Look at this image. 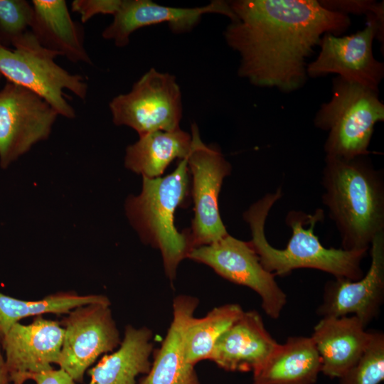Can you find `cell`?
Wrapping results in <instances>:
<instances>
[{
	"label": "cell",
	"instance_id": "obj_6",
	"mask_svg": "<svg viewBox=\"0 0 384 384\" xmlns=\"http://www.w3.org/2000/svg\"><path fill=\"white\" fill-rule=\"evenodd\" d=\"M11 44L14 50L0 48L1 75L39 95L58 115L75 117V110L68 102L63 90H68L85 100L88 89L85 78L58 65L55 58L60 54L42 46L30 30Z\"/></svg>",
	"mask_w": 384,
	"mask_h": 384
},
{
	"label": "cell",
	"instance_id": "obj_18",
	"mask_svg": "<svg viewBox=\"0 0 384 384\" xmlns=\"http://www.w3.org/2000/svg\"><path fill=\"white\" fill-rule=\"evenodd\" d=\"M197 298L179 295L173 302V320L149 372L139 384H199L194 366L185 355V334L198 306Z\"/></svg>",
	"mask_w": 384,
	"mask_h": 384
},
{
	"label": "cell",
	"instance_id": "obj_1",
	"mask_svg": "<svg viewBox=\"0 0 384 384\" xmlns=\"http://www.w3.org/2000/svg\"><path fill=\"white\" fill-rule=\"evenodd\" d=\"M235 19L227 26V44L238 52L240 77L260 87L284 92L299 88L306 60L325 33L340 35L350 26L347 14L313 0H236Z\"/></svg>",
	"mask_w": 384,
	"mask_h": 384
},
{
	"label": "cell",
	"instance_id": "obj_17",
	"mask_svg": "<svg viewBox=\"0 0 384 384\" xmlns=\"http://www.w3.org/2000/svg\"><path fill=\"white\" fill-rule=\"evenodd\" d=\"M365 326L353 315L322 318L314 326L310 338L325 375L339 378L358 361L372 336Z\"/></svg>",
	"mask_w": 384,
	"mask_h": 384
},
{
	"label": "cell",
	"instance_id": "obj_8",
	"mask_svg": "<svg viewBox=\"0 0 384 384\" xmlns=\"http://www.w3.org/2000/svg\"><path fill=\"white\" fill-rule=\"evenodd\" d=\"M367 18L366 27L354 34L343 37L324 34L319 43L318 57L306 65V75L336 73L346 81L377 92L384 65L373 56V41L375 37L383 38V16L370 13Z\"/></svg>",
	"mask_w": 384,
	"mask_h": 384
},
{
	"label": "cell",
	"instance_id": "obj_19",
	"mask_svg": "<svg viewBox=\"0 0 384 384\" xmlns=\"http://www.w3.org/2000/svg\"><path fill=\"white\" fill-rule=\"evenodd\" d=\"M252 372V384H314L321 361L310 337L292 336Z\"/></svg>",
	"mask_w": 384,
	"mask_h": 384
},
{
	"label": "cell",
	"instance_id": "obj_11",
	"mask_svg": "<svg viewBox=\"0 0 384 384\" xmlns=\"http://www.w3.org/2000/svg\"><path fill=\"white\" fill-rule=\"evenodd\" d=\"M58 114L33 92L7 81L0 90V166L7 168L46 140Z\"/></svg>",
	"mask_w": 384,
	"mask_h": 384
},
{
	"label": "cell",
	"instance_id": "obj_12",
	"mask_svg": "<svg viewBox=\"0 0 384 384\" xmlns=\"http://www.w3.org/2000/svg\"><path fill=\"white\" fill-rule=\"evenodd\" d=\"M110 304L92 303L70 310L60 323L64 329L60 368L75 382L102 355L119 347L121 338Z\"/></svg>",
	"mask_w": 384,
	"mask_h": 384
},
{
	"label": "cell",
	"instance_id": "obj_23",
	"mask_svg": "<svg viewBox=\"0 0 384 384\" xmlns=\"http://www.w3.org/2000/svg\"><path fill=\"white\" fill-rule=\"evenodd\" d=\"M111 304L102 294L80 295L73 292L49 294L40 300H22L0 292V345L10 328L21 319L45 314H63L88 304Z\"/></svg>",
	"mask_w": 384,
	"mask_h": 384
},
{
	"label": "cell",
	"instance_id": "obj_21",
	"mask_svg": "<svg viewBox=\"0 0 384 384\" xmlns=\"http://www.w3.org/2000/svg\"><path fill=\"white\" fill-rule=\"evenodd\" d=\"M152 338L149 329L127 325L118 349L87 371L89 384H137V377L151 368Z\"/></svg>",
	"mask_w": 384,
	"mask_h": 384
},
{
	"label": "cell",
	"instance_id": "obj_2",
	"mask_svg": "<svg viewBox=\"0 0 384 384\" xmlns=\"http://www.w3.org/2000/svg\"><path fill=\"white\" fill-rule=\"evenodd\" d=\"M281 197L282 190L278 188L254 203L243 214L251 230L250 243L267 272L274 276H285L295 269L312 268L350 280L363 276L361 263L367 251L326 248L314 234L316 223L324 218L321 209L311 214L307 225L310 214L289 212L285 222L292 235L284 249L272 247L265 238V224L270 209Z\"/></svg>",
	"mask_w": 384,
	"mask_h": 384
},
{
	"label": "cell",
	"instance_id": "obj_20",
	"mask_svg": "<svg viewBox=\"0 0 384 384\" xmlns=\"http://www.w3.org/2000/svg\"><path fill=\"white\" fill-rule=\"evenodd\" d=\"M31 31L40 44L73 63H91L81 26L74 21L64 0H33Z\"/></svg>",
	"mask_w": 384,
	"mask_h": 384
},
{
	"label": "cell",
	"instance_id": "obj_28",
	"mask_svg": "<svg viewBox=\"0 0 384 384\" xmlns=\"http://www.w3.org/2000/svg\"><path fill=\"white\" fill-rule=\"evenodd\" d=\"M321 4L326 9L340 12L366 14L372 13L383 16V3H376L371 1H321Z\"/></svg>",
	"mask_w": 384,
	"mask_h": 384
},
{
	"label": "cell",
	"instance_id": "obj_25",
	"mask_svg": "<svg viewBox=\"0 0 384 384\" xmlns=\"http://www.w3.org/2000/svg\"><path fill=\"white\" fill-rule=\"evenodd\" d=\"M339 379L338 384H379L384 380V335L372 331L358 361Z\"/></svg>",
	"mask_w": 384,
	"mask_h": 384
},
{
	"label": "cell",
	"instance_id": "obj_24",
	"mask_svg": "<svg viewBox=\"0 0 384 384\" xmlns=\"http://www.w3.org/2000/svg\"><path fill=\"white\" fill-rule=\"evenodd\" d=\"M241 306L228 304L213 308L206 316L193 317L185 334V355L187 362L195 366L208 359L220 336L242 314Z\"/></svg>",
	"mask_w": 384,
	"mask_h": 384
},
{
	"label": "cell",
	"instance_id": "obj_15",
	"mask_svg": "<svg viewBox=\"0 0 384 384\" xmlns=\"http://www.w3.org/2000/svg\"><path fill=\"white\" fill-rule=\"evenodd\" d=\"M223 14L233 21L235 16L229 2L215 0L195 8H178L159 5L151 0H122L112 22L103 31L102 37L112 40L118 47L126 46L137 30L166 23L175 33L191 31L205 14Z\"/></svg>",
	"mask_w": 384,
	"mask_h": 384
},
{
	"label": "cell",
	"instance_id": "obj_9",
	"mask_svg": "<svg viewBox=\"0 0 384 384\" xmlns=\"http://www.w3.org/2000/svg\"><path fill=\"white\" fill-rule=\"evenodd\" d=\"M187 258L205 264L222 277L254 290L260 297L266 314L274 319L279 317L287 296L275 276L262 266L250 242L228 234L211 244L193 248Z\"/></svg>",
	"mask_w": 384,
	"mask_h": 384
},
{
	"label": "cell",
	"instance_id": "obj_3",
	"mask_svg": "<svg viewBox=\"0 0 384 384\" xmlns=\"http://www.w3.org/2000/svg\"><path fill=\"white\" fill-rule=\"evenodd\" d=\"M323 203L340 233L342 249L367 251L384 231V179L366 156L325 158Z\"/></svg>",
	"mask_w": 384,
	"mask_h": 384
},
{
	"label": "cell",
	"instance_id": "obj_30",
	"mask_svg": "<svg viewBox=\"0 0 384 384\" xmlns=\"http://www.w3.org/2000/svg\"><path fill=\"white\" fill-rule=\"evenodd\" d=\"M0 384H11L7 370L5 357L0 346Z\"/></svg>",
	"mask_w": 384,
	"mask_h": 384
},
{
	"label": "cell",
	"instance_id": "obj_27",
	"mask_svg": "<svg viewBox=\"0 0 384 384\" xmlns=\"http://www.w3.org/2000/svg\"><path fill=\"white\" fill-rule=\"evenodd\" d=\"M122 0H75L71 9L80 15L82 23L97 14H112L118 10Z\"/></svg>",
	"mask_w": 384,
	"mask_h": 384
},
{
	"label": "cell",
	"instance_id": "obj_29",
	"mask_svg": "<svg viewBox=\"0 0 384 384\" xmlns=\"http://www.w3.org/2000/svg\"><path fill=\"white\" fill-rule=\"evenodd\" d=\"M36 384H76V382L63 369H54L31 376Z\"/></svg>",
	"mask_w": 384,
	"mask_h": 384
},
{
	"label": "cell",
	"instance_id": "obj_14",
	"mask_svg": "<svg viewBox=\"0 0 384 384\" xmlns=\"http://www.w3.org/2000/svg\"><path fill=\"white\" fill-rule=\"evenodd\" d=\"M371 262L361 279L336 277L324 287L317 314L341 317L353 314L366 326L380 311L384 298V231L377 234L370 246Z\"/></svg>",
	"mask_w": 384,
	"mask_h": 384
},
{
	"label": "cell",
	"instance_id": "obj_13",
	"mask_svg": "<svg viewBox=\"0 0 384 384\" xmlns=\"http://www.w3.org/2000/svg\"><path fill=\"white\" fill-rule=\"evenodd\" d=\"M64 329L60 322L35 316L28 324H14L1 343L11 384H24L31 376L58 365Z\"/></svg>",
	"mask_w": 384,
	"mask_h": 384
},
{
	"label": "cell",
	"instance_id": "obj_7",
	"mask_svg": "<svg viewBox=\"0 0 384 384\" xmlns=\"http://www.w3.org/2000/svg\"><path fill=\"white\" fill-rule=\"evenodd\" d=\"M109 107L114 124L129 127L139 136L180 128L182 97L176 78L153 68L133 85L129 92L114 97Z\"/></svg>",
	"mask_w": 384,
	"mask_h": 384
},
{
	"label": "cell",
	"instance_id": "obj_4",
	"mask_svg": "<svg viewBox=\"0 0 384 384\" xmlns=\"http://www.w3.org/2000/svg\"><path fill=\"white\" fill-rule=\"evenodd\" d=\"M187 157L164 177L142 176L141 193L129 197L125 204L128 219L141 240L161 251L165 273L171 280L176 277L181 261L193 248L190 230L181 233L174 224L175 211L188 193Z\"/></svg>",
	"mask_w": 384,
	"mask_h": 384
},
{
	"label": "cell",
	"instance_id": "obj_31",
	"mask_svg": "<svg viewBox=\"0 0 384 384\" xmlns=\"http://www.w3.org/2000/svg\"><path fill=\"white\" fill-rule=\"evenodd\" d=\"M2 46H3L2 44H1V42H0V48L2 47Z\"/></svg>",
	"mask_w": 384,
	"mask_h": 384
},
{
	"label": "cell",
	"instance_id": "obj_32",
	"mask_svg": "<svg viewBox=\"0 0 384 384\" xmlns=\"http://www.w3.org/2000/svg\"><path fill=\"white\" fill-rule=\"evenodd\" d=\"M1 77H2V75H1V74L0 73V79H1Z\"/></svg>",
	"mask_w": 384,
	"mask_h": 384
},
{
	"label": "cell",
	"instance_id": "obj_22",
	"mask_svg": "<svg viewBox=\"0 0 384 384\" xmlns=\"http://www.w3.org/2000/svg\"><path fill=\"white\" fill-rule=\"evenodd\" d=\"M191 142V135L180 128L143 134L137 142L127 146L124 165L142 176L160 177L174 159L181 160L188 156Z\"/></svg>",
	"mask_w": 384,
	"mask_h": 384
},
{
	"label": "cell",
	"instance_id": "obj_26",
	"mask_svg": "<svg viewBox=\"0 0 384 384\" xmlns=\"http://www.w3.org/2000/svg\"><path fill=\"white\" fill-rule=\"evenodd\" d=\"M34 11L25 0H0V42H11L31 28Z\"/></svg>",
	"mask_w": 384,
	"mask_h": 384
},
{
	"label": "cell",
	"instance_id": "obj_5",
	"mask_svg": "<svg viewBox=\"0 0 384 384\" xmlns=\"http://www.w3.org/2000/svg\"><path fill=\"white\" fill-rule=\"evenodd\" d=\"M333 96L321 105L314 123L329 131L326 156L352 159L367 156L375 124L384 120V105L376 91L338 77Z\"/></svg>",
	"mask_w": 384,
	"mask_h": 384
},
{
	"label": "cell",
	"instance_id": "obj_10",
	"mask_svg": "<svg viewBox=\"0 0 384 384\" xmlns=\"http://www.w3.org/2000/svg\"><path fill=\"white\" fill-rule=\"evenodd\" d=\"M191 149L187 157L193 176L194 218L190 230L193 248L211 244L228 233L218 210V196L231 166L218 149L201 141L196 124L191 125Z\"/></svg>",
	"mask_w": 384,
	"mask_h": 384
},
{
	"label": "cell",
	"instance_id": "obj_16",
	"mask_svg": "<svg viewBox=\"0 0 384 384\" xmlns=\"http://www.w3.org/2000/svg\"><path fill=\"white\" fill-rule=\"evenodd\" d=\"M277 344L257 311H243L218 338L208 359L228 371H253Z\"/></svg>",
	"mask_w": 384,
	"mask_h": 384
}]
</instances>
